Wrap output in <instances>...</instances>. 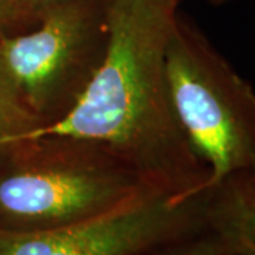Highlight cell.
<instances>
[{
	"instance_id": "cell-1",
	"label": "cell",
	"mask_w": 255,
	"mask_h": 255,
	"mask_svg": "<svg viewBox=\"0 0 255 255\" xmlns=\"http://www.w3.org/2000/svg\"><path fill=\"white\" fill-rule=\"evenodd\" d=\"M180 0H105L108 44L74 110L37 133H65L107 147L150 187L187 200L204 190L207 164L176 117L166 48Z\"/></svg>"
},
{
	"instance_id": "cell-2",
	"label": "cell",
	"mask_w": 255,
	"mask_h": 255,
	"mask_svg": "<svg viewBox=\"0 0 255 255\" xmlns=\"http://www.w3.org/2000/svg\"><path fill=\"white\" fill-rule=\"evenodd\" d=\"M153 189L107 147L41 132L0 155V230L34 233L92 219Z\"/></svg>"
},
{
	"instance_id": "cell-3",
	"label": "cell",
	"mask_w": 255,
	"mask_h": 255,
	"mask_svg": "<svg viewBox=\"0 0 255 255\" xmlns=\"http://www.w3.org/2000/svg\"><path fill=\"white\" fill-rule=\"evenodd\" d=\"M176 117L207 164L204 190L255 170V91L193 21L177 13L166 48Z\"/></svg>"
},
{
	"instance_id": "cell-4",
	"label": "cell",
	"mask_w": 255,
	"mask_h": 255,
	"mask_svg": "<svg viewBox=\"0 0 255 255\" xmlns=\"http://www.w3.org/2000/svg\"><path fill=\"white\" fill-rule=\"evenodd\" d=\"M107 44L105 0H80L31 28L0 34V65L46 129L80 102Z\"/></svg>"
},
{
	"instance_id": "cell-5",
	"label": "cell",
	"mask_w": 255,
	"mask_h": 255,
	"mask_svg": "<svg viewBox=\"0 0 255 255\" xmlns=\"http://www.w3.org/2000/svg\"><path fill=\"white\" fill-rule=\"evenodd\" d=\"M201 193L180 200L147 189L115 209L64 227L0 230V255H140L201 230Z\"/></svg>"
},
{
	"instance_id": "cell-6",
	"label": "cell",
	"mask_w": 255,
	"mask_h": 255,
	"mask_svg": "<svg viewBox=\"0 0 255 255\" xmlns=\"http://www.w3.org/2000/svg\"><path fill=\"white\" fill-rule=\"evenodd\" d=\"M201 230L228 255H255V170L237 172L201 191Z\"/></svg>"
},
{
	"instance_id": "cell-7",
	"label": "cell",
	"mask_w": 255,
	"mask_h": 255,
	"mask_svg": "<svg viewBox=\"0 0 255 255\" xmlns=\"http://www.w3.org/2000/svg\"><path fill=\"white\" fill-rule=\"evenodd\" d=\"M44 129L0 65V155Z\"/></svg>"
},
{
	"instance_id": "cell-8",
	"label": "cell",
	"mask_w": 255,
	"mask_h": 255,
	"mask_svg": "<svg viewBox=\"0 0 255 255\" xmlns=\"http://www.w3.org/2000/svg\"><path fill=\"white\" fill-rule=\"evenodd\" d=\"M140 255H228V253L217 238L206 231H199Z\"/></svg>"
},
{
	"instance_id": "cell-9",
	"label": "cell",
	"mask_w": 255,
	"mask_h": 255,
	"mask_svg": "<svg viewBox=\"0 0 255 255\" xmlns=\"http://www.w3.org/2000/svg\"><path fill=\"white\" fill-rule=\"evenodd\" d=\"M80 0H20L21 20L24 30L36 26L37 23L51 11L71 4Z\"/></svg>"
},
{
	"instance_id": "cell-10",
	"label": "cell",
	"mask_w": 255,
	"mask_h": 255,
	"mask_svg": "<svg viewBox=\"0 0 255 255\" xmlns=\"http://www.w3.org/2000/svg\"><path fill=\"white\" fill-rule=\"evenodd\" d=\"M24 31L20 0H0V34Z\"/></svg>"
},
{
	"instance_id": "cell-11",
	"label": "cell",
	"mask_w": 255,
	"mask_h": 255,
	"mask_svg": "<svg viewBox=\"0 0 255 255\" xmlns=\"http://www.w3.org/2000/svg\"><path fill=\"white\" fill-rule=\"evenodd\" d=\"M213 4H224V3H228V1H234V0H210Z\"/></svg>"
}]
</instances>
